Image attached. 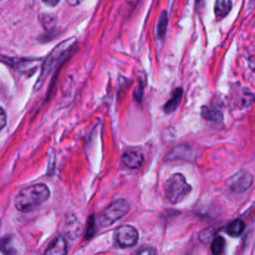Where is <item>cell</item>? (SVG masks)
Returning <instances> with one entry per match:
<instances>
[{
  "label": "cell",
  "instance_id": "cell-1",
  "mask_svg": "<svg viewBox=\"0 0 255 255\" xmlns=\"http://www.w3.org/2000/svg\"><path fill=\"white\" fill-rule=\"evenodd\" d=\"M50 197V190L44 183H37L23 188L15 198V206L21 212H29Z\"/></svg>",
  "mask_w": 255,
  "mask_h": 255
},
{
  "label": "cell",
  "instance_id": "cell-2",
  "mask_svg": "<svg viewBox=\"0 0 255 255\" xmlns=\"http://www.w3.org/2000/svg\"><path fill=\"white\" fill-rule=\"evenodd\" d=\"M75 44H76V39L70 38V39H67L66 41H63L60 44H58L51 51V53L48 55L46 61L43 64L42 73L39 77L36 87H41V85L43 84L45 79L51 73H53V71L56 68H58L66 60V58L69 57L73 48L75 47Z\"/></svg>",
  "mask_w": 255,
  "mask_h": 255
},
{
  "label": "cell",
  "instance_id": "cell-3",
  "mask_svg": "<svg viewBox=\"0 0 255 255\" xmlns=\"http://www.w3.org/2000/svg\"><path fill=\"white\" fill-rule=\"evenodd\" d=\"M164 195L168 202L177 204L183 201L190 193L192 187L181 173H174L164 183Z\"/></svg>",
  "mask_w": 255,
  "mask_h": 255
},
{
  "label": "cell",
  "instance_id": "cell-4",
  "mask_svg": "<svg viewBox=\"0 0 255 255\" xmlns=\"http://www.w3.org/2000/svg\"><path fill=\"white\" fill-rule=\"evenodd\" d=\"M129 210V205L125 199H117L109 204L99 216L101 226H110L124 217Z\"/></svg>",
  "mask_w": 255,
  "mask_h": 255
},
{
  "label": "cell",
  "instance_id": "cell-5",
  "mask_svg": "<svg viewBox=\"0 0 255 255\" xmlns=\"http://www.w3.org/2000/svg\"><path fill=\"white\" fill-rule=\"evenodd\" d=\"M253 183V175L245 169H240L229 176L226 180L227 187L235 193H241L248 190Z\"/></svg>",
  "mask_w": 255,
  "mask_h": 255
},
{
  "label": "cell",
  "instance_id": "cell-6",
  "mask_svg": "<svg viewBox=\"0 0 255 255\" xmlns=\"http://www.w3.org/2000/svg\"><path fill=\"white\" fill-rule=\"evenodd\" d=\"M115 239L123 248L132 247L138 241V231L131 225H121L115 232Z\"/></svg>",
  "mask_w": 255,
  "mask_h": 255
},
{
  "label": "cell",
  "instance_id": "cell-7",
  "mask_svg": "<svg viewBox=\"0 0 255 255\" xmlns=\"http://www.w3.org/2000/svg\"><path fill=\"white\" fill-rule=\"evenodd\" d=\"M122 161L128 168H138L143 162V154L138 150H128L123 153Z\"/></svg>",
  "mask_w": 255,
  "mask_h": 255
},
{
  "label": "cell",
  "instance_id": "cell-8",
  "mask_svg": "<svg viewBox=\"0 0 255 255\" xmlns=\"http://www.w3.org/2000/svg\"><path fill=\"white\" fill-rule=\"evenodd\" d=\"M46 254L50 255H63L67 253V241L64 236H57L49 244L48 248L45 251Z\"/></svg>",
  "mask_w": 255,
  "mask_h": 255
},
{
  "label": "cell",
  "instance_id": "cell-9",
  "mask_svg": "<svg viewBox=\"0 0 255 255\" xmlns=\"http://www.w3.org/2000/svg\"><path fill=\"white\" fill-rule=\"evenodd\" d=\"M182 94H183V91L181 88H177L174 90L170 99L165 103V105L163 107V111L166 114H170L177 109V107L179 106V103L181 101Z\"/></svg>",
  "mask_w": 255,
  "mask_h": 255
},
{
  "label": "cell",
  "instance_id": "cell-10",
  "mask_svg": "<svg viewBox=\"0 0 255 255\" xmlns=\"http://www.w3.org/2000/svg\"><path fill=\"white\" fill-rule=\"evenodd\" d=\"M192 151L186 146V145H180L178 147H175L171 150L168 157L171 158L170 160H176L177 158L181 160H192Z\"/></svg>",
  "mask_w": 255,
  "mask_h": 255
},
{
  "label": "cell",
  "instance_id": "cell-11",
  "mask_svg": "<svg viewBox=\"0 0 255 255\" xmlns=\"http://www.w3.org/2000/svg\"><path fill=\"white\" fill-rule=\"evenodd\" d=\"M232 7L231 0H216L214 5V13L218 20L226 17Z\"/></svg>",
  "mask_w": 255,
  "mask_h": 255
},
{
  "label": "cell",
  "instance_id": "cell-12",
  "mask_svg": "<svg viewBox=\"0 0 255 255\" xmlns=\"http://www.w3.org/2000/svg\"><path fill=\"white\" fill-rule=\"evenodd\" d=\"M202 117L208 121H222L223 116L220 108L217 105H211L210 107H202Z\"/></svg>",
  "mask_w": 255,
  "mask_h": 255
},
{
  "label": "cell",
  "instance_id": "cell-13",
  "mask_svg": "<svg viewBox=\"0 0 255 255\" xmlns=\"http://www.w3.org/2000/svg\"><path fill=\"white\" fill-rule=\"evenodd\" d=\"M245 228V223L241 219H235L230 222L226 227V232L232 237H238L242 234Z\"/></svg>",
  "mask_w": 255,
  "mask_h": 255
},
{
  "label": "cell",
  "instance_id": "cell-14",
  "mask_svg": "<svg viewBox=\"0 0 255 255\" xmlns=\"http://www.w3.org/2000/svg\"><path fill=\"white\" fill-rule=\"evenodd\" d=\"M0 251L4 254H15L17 250L13 244V236L5 235L0 238Z\"/></svg>",
  "mask_w": 255,
  "mask_h": 255
},
{
  "label": "cell",
  "instance_id": "cell-15",
  "mask_svg": "<svg viewBox=\"0 0 255 255\" xmlns=\"http://www.w3.org/2000/svg\"><path fill=\"white\" fill-rule=\"evenodd\" d=\"M224 246H225L224 238L221 236H216L212 239V242H211V247H210L211 252L213 254H220L222 253Z\"/></svg>",
  "mask_w": 255,
  "mask_h": 255
},
{
  "label": "cell",
  "instance_id": "cell-16",
  "mask_svg": "<svg viewBox=\"0 0 255 255\" xmlns=\"http://www.w3.org/2000/svg\"><path fill=\"white\" fill-rule=\"evenodd\" d=\"M166 26H167V16L165 11H163L159 17L158 25H157V37L158 38H163L165 31H166Z\"/></svg>",
  "mask_w": 255,
  "mask_h": 255
},
{
  "label": "cell",
  "instance_id": "cell-17",
  "mask_svg": "<svg viewBox=\"0 0 255 255\" xmlns=\"http://www.w3.org/2000/svg\"><path fill=\"white\" fill-rule=\"evenodd\" d=\"M95 232H96V221H95V217L92 215L88 219V226L85 234V240L90 239L95 234Z\"/></svg>",
  "mask_w": 255,
  "mask_h": 255
},
{
  "label": "cell",
  "instance_id": "cell-18",
  "mask_svg": "<svg viewBox=\"0 0 255 255\" xmlns=\"http://www.w3.org/2000/svg\"><path fill=\"white\" fill-rule=\"evenodd\" d=\"M212 234H213V231H211V228L204 229L203 231H201L199 238L202 242H208L210 240V238L212 237Z\"/></svg>",
  "mask_w": 255,
  "mask_h": 255
},
{
  "label": "cell",
  "instance_id": "cell-19",
  "mask_svg": "<svg viewBox=\"0 0 255 255\" xmlns=\"http://www.w3.org/2000/svg\"><path fill=\"white\" fill-rule=\"evenodd\" d=\"M136 254H155L156 250L150 246H141L135 251Z\"/></svg>",
  "mask_w": 255,
  "mask_h": 255
},
{
  "label": "cell",
  "instance_id": "cell-20",
  "mask_svg": "<svg viewBox=\"0 0 255 255\" xmlns=\"http://www.w3.org/2000/svg\"><path fill=\"white\" fill-rule=\"evenodd\" d=\"M7 123V116L5 111L0 107V130L6 126Z\"/></svg>",
  "mask_w": 255,
  "mask_h": 255
},
{
  "label": "cell",
  "instance_id": "cell-21",
  "mask_svg": "<svg viewBox=\"0 0 255 255\" xmlns=\"http://www.w3.org/2000/svg\"><path fill=\"white\" fill-rule=\"evenodd\" d=\"M46 4H48V5H50V6H56L59 2H60V0H43Z\"/></svg>",
  "mask_w": 255,
  "mask_h": 255
},
{
  "label": "cell",
  "instance_id": "cell-22",
  "mask_svg": "<svg viewBox=\"0 0 255 255\" xmlns=\"http://www.w3.org/2000/svg\"><path fill=\"white\" fill-rule=\"evenodd\" d=\"M82 1H83V0H67L68 4L71 5V6H77V5H79Z\"/></svg>",
  "mask_w": 255,
  "mask_h": 255
}]
</instances>
